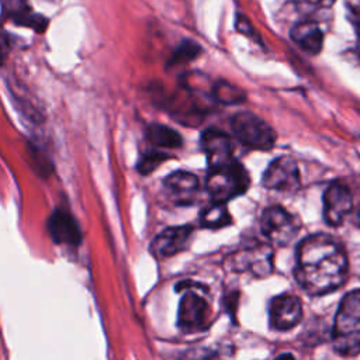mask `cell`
Returning a JSON list of instances; mask_svg holds the SVG:
<instances>
[{"mask_svg":"<svg viewBox=\"0 0 360 360\" xmlns=\"http://www.w3.org/2000/svg\"><path fill=\"white\" fill-rule=\"evenodd\" d=\"M271 256L269 246L252 245L235 252L229 262L235 271H250L257 277H264L271 271Z\"/></svg>","mask_w":360,"mask_h":360,"instance_id":"ba28073f","label":"cell"},{"mask_svg":"<svg viewBox=\"0 0 360 360\" xmlns=\"http://www.w3.org/2000/svg\"><path fill=\"white\" fill-rule=\"evenodd\" d=\"M200 222L204 228L218 229V228L228 226L232 222V218L225 202L212 201L201 211Z\"/></svg>","mask_w":360,"mask_h":360,"instance_id":"2e32d148","label":"cell"},{"mask_svg":"<svg viewBox=\"0 0 360 360\" xmlns=\"http://www.w3.org/2000/svg\"><path fill=\"white\" fill-rule=\"evenodd\" d=\"M354 218H356V222H357V225L360 226V205H359V207H357V210H356Z\"/></svg>","mask_w":360,"mask_h":360,"instance_id":"484cf974","label":"cell"},{"mask_svg":"<svg viewBox=\"0 0 360 360\" xmlns=\"http://www.w3.org/2000/svg\"><path fill=\"white\" fill-rule=\"evenodd\" d=\"M236 27H238V31H240L242 34H246V35L255 34V27H252V24L248 21V18L245 15H238Z\"/></svg>","mask_w":360,"mask_h":360,"instance_id":"603a6c76","label":"cell"},{"mask_svg":"<svg viewBox=\"0 0 360 360\" xmlns=\"http://www.w3.org/2000/svg\"><path fill=\"white\" fill-rule=\"evenodd\" d=\"M231 129L238 138L248 148L267 150L276 142V132L274 129L259 115L240 111L232 115L231 118Z\"/></svg>","mask_w":360,"mask_h":360,"instance_id":"277c9868","label":"cell"},{"mask_svg":"<svg viewBox=\"0 0 360 360\" xmlns=\"http://www.w3.org/2000/svg\"><path fill=\"white\" fill-rule=\"evenodd\" d=\"M262 183L266 188L281 193H292L298 190L300 170L295 160L288 156L277 158L266 169Z\"/></svg>","mask_w":360,"mask_h":360,"instance_id":"8992f818","label":"cell"},{"mask_svg":"<svg viewBox=\"0 0 360 360\" xmlns=\"http://www.w3.org/2000/svg\"><path fill=\"white\" fill-rule=\"evenodd\" d=\"M201 148L207 156L208 167H217L233 160L232 141L219 129H205L201 135Z\"/></svg>","mask_w":360,"mask_h":360,"instance_id":"4fadbf2b","label":"cell"},{"mask_svg":"<svg viewBox=\"0 0 360 360\" xmlns=\"http://www.w3.org/2000/svg\"><path fill=\"white\" fill-rule=\"evenodd\" d=\"M249 174L235 159L226 165L210 167L207 174V190L212 201L226 202L246 193L249 187Z\"/></svg>","mask_w":360,"mask_h":360,"instance_id":"3957f363","label":"cell"},{"mask_svg":"<svg viewBox=\"0 0 360 360\" xmlns=\"http://www.w3.org/2000/svg\"><path fill=\"white\" fill-rule=\"evenodd\" d=\"M163 187L174 204H191L198 193V179L188 172L177 170L163 180Z\"/></svg>","mask_w":360,"mask_h":360,"instance_id":"5bb4252c","label":"cell"},{"mask_svg":"<svg viewBox=\"0 0 360 360\" xmlns=\"http://www.w3.org/2000/svg\"><path fill=\"white\" fill-rule=\"evenodd\" d=\"M169 156L163 152L159 150H149L145 155L141 156L136 169L141 174H149L150 172H153L155 169H158Z\"/></svg>","mask_w":360,"mask_h":360,"instance_id":"ac0fdd59","label":"cell"},{"mask_svg":"<svg viewBox=\"0 0 360 360\" xmlns=\"http://www.w3.org/2000/svg\"><path fill=\"white\" fill-rule=\"evenodd\" d=\"M198 45L194 44V42H190V41H186L176 52V56L173 58L174 62H187L190 59H193L197 53H198Z\"/></svg>","mask_w":360,"mask_h":360,"instance_id":"7402d4cb","label":"cell"},{"mask_svg":"<svg viewBox=\"0 0 360 360\" xmlns=\"http://www.w3.org/2000/svg\"><path fill=\"white\" fill-rule=\"evenodd\" d=\"M312 4H318V6H323V7H329L335 3V0H308Z\"/></svg>","mask_w":360,"mask_h":360,"instance_id":"d4e9b609","label":"cell"},{"mask_svg":"<svg viewBox=\"0 0 360 360\" xmlns=\"http://www.w3.org/2000/svg\"><path fill=\"white\" fill-rule=\"evenodd\" d=\"M214 94L222 103H239L243 98V91L228 84V83H218L214 89Z\"/></svg>","mask_w":360,"mask_h":360,"instance_id":"ffe728a7","label":"cell"},{"mask_svg":"<svg viewBox=\"0 0 360 360\" xmlns=\"http://www.w3.org/2000/svg\"><path fill=\"white\" fill-rule=\"evenodd\" d=\"M353 210V197L347 186L332 183L323 193V218L328 225L339 226Z\"/></svg>","mask_w":360,"mask_h":360,"instance_id":"9c48e42d","label":"cell"},{"mask_svg":"<svg viewBox=\"0 0 360 360\" xmlns=\"http://www.w3.org/2000/svg\"><path fill=\"white\" fill-rule=\"evenodd\" d=\"M14 22L15 24H20V25H24V27H30L38 32H42L46 25H48V20L41 15V14H34V13H30L28 10H25L24 13L15 15L14 18Z\"/></svg>","mask_w":360,"mask_h":360,"instance_id":"d6986e66","label":"cell"},{"mask_svg":"<svg viewBox=\"0 0 360 360\" xmlns=\"http://www.w3.org/2000/svg\"><path fill=\"white\" fill-rule=\"evenodd\" d=\"M260 228L273 245L285 246L295 238L300 229V222L283 207L271 205L263 211Z\"/></svg>","mask_w":360,"mask_h":360,"instance_id":"5b68a950","label":"cell"},{"mask_svg":"<svg viewBox=\"0 0 360 360\" xmlns=\"http://www.w3.org/2000/svg\"><path fill=\"white\" fill-rule=\"evenodd\" d=\"M291 39L307 53L316 55L323 45V32L321 27L314 21L297 22L290 31Z\"/></svg>","mask_w":360,"mask_h":360,"instance_id":"9a60e30c","label":"cell"},{"mask_svg":"<svg viewBox=\"0 0 360 360\" xmlns=\"http://www.w3.org/2000/svg\"><path fill=\"white\" fill-rule=\"evenodd\" d=\"M269 315L273 329L287 330L294 328L301 321L302 307L295 295L281 294L271 300Z\"/></svg>","mask_w":360,"mask_h":360,"instance_id":"8fae6325","label":"cell"},{"mask_svg":"<svg viewBox=\"0 0 360 360\" xmlns=\"http://www.w3.org/2000/svg\"><path fill=\"white\" fill-rule=\"evenodd\" d=\"M10 48V41H8V35L7 32L3 30V27L0 25V63L3 62V59L6 58L7 52Z\"/></svg>","mask_w":360,"mask_h":360,"instance_id":"cb8c5ba5","label":"cell"},{"mask_svg":"<svg viewBox=\"0 0 360 360\" xmlns=\"http://www.w3.org/2000/svg\"><path fill=\"white\" fill-rule=\"evenodd\" d=\"M146 138L152 145L159 148H180L183 143L179 132L160 124L149 125L146 129Z\"/></svg>","mask_w":360,"mask_h":360,"instance_id":"e0dca14e","label":"cell"},{"mask_svg":"<svg viewBox=\"0 0 360 360\" xmlns=\"http://www.w3.org/2000/svg\"><path fill=\"white\" fill-rule=\"evenodd\" d=\"M210 308L204 297L194 291H186L179 304L177 326L184 333H194L205 328Z\"/></svg>","mask_w":360,"mask_h":360,"instance_id":"52a82bcc","label":"cell"},{"mask_svg":"<svg viewBox=\"0 0 360 360\" xmlns=\"http://www.w3.org/2000/svg\"><path fill=\"white\" fill-rule=\"evenodd\" d=\"M46 229L52 240L56 243L77 246L82 242V232L77 221L63 208L52 211L46 221Z\"/></svg>","mask_w":360,"mask_h":360,"instance_id":"7c38bea8","label":"cell"},{"mask_svg":"<svg viewBox=\"0 0 360 360\" xmlns=\"http://www.w3.org/2000/svg\"><path fill=\"white\" fill-rule=\"evenodd\" d=\"M3 15L14 18L15 15L28 10L27 0H0Z\"/></svg>","mask_w":360,"mask_h":360,"instance_id":"44dd1931","label":"cell"},{"mask_svg":"<svg viewBox=\"0 0 360 360\" xmlns=\"http://www.w3.org/2000/svg\"><path fill=\"white\" fill-rule=\"evenodd\" d=\"M193 233L194 228L190 225L166 228L150 242V253L156 259H169L188 248Z\"/></svg>","mask_w":360,"mask_h":360,"instance_id":"30bf717a","label":"cell"},{"mask_svg":"<svg viewBox=\"0 0 360 360\" xmlns=\"http://www.w3.org/2000/svg\"><path fill=\"white\" fill-rule=\"evenodd\" d=\"M332 345L340 356L360 354V290L349 291L342 298L335 315Z\"/></svg>","mask_w":360,"mask_h":360,"instance_id":"7a4b0ae2","label":"cell"},{"mask_svg":"<svg viewBox=\"0 0 360 360\" xmlns=\"http://www.w3.org/2000/svg\"><path fill=\"white\" fill-rule=\"evenodd\" d=\"M345 249L328 235H311L297 249L295 278L308 294L321 295L339 288L347 276Z\"/></svg>","mask_w":360,"mask_h":360,"instance_id":"6da1fadb","label":"cell"}]
</instances>
